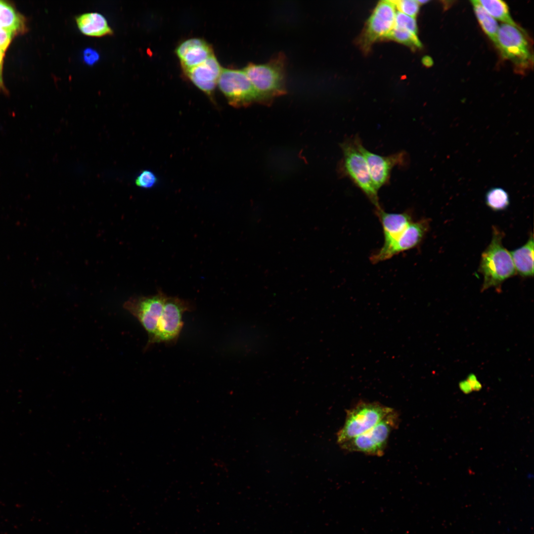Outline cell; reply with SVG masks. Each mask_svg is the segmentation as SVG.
I'll return each instance as SVG.
<instances>
[{
	"label": "cell",
	"instance_id": "d4e9b609",
	"mask_svg": "<svg viewBox=\"0 0 534 534\" xmlns=\"http://www.w3.org/2000/svg\"><path fill=\"white\" fill-rule=\"evenodd\" d=\"M156 176L150 170H143L136 177L135 179V185L143 188H150L157 182Z\"/></svg>",
	"mask_w": 534,
	"mask_h": 534
},
{
	"label": "cell",
	"instance_id": "5b68a950",
	"mask_svg": "<svg viewBox=\"0 0 534 534\" xmlns=\"http://www.w3.org/2000/svg\"><path fill=\"white\" fill-rule=\"evenodd\" d=\"M399 422V415L393 410L373 428L340 445L348 451L380 456L384 454L389 436Z\"/></svg>",
	"mask_w": 534,
	"mask_h": 534
},
{
	"label": "cell",
	"instance_id": "2e32d148",
	"mask_svg": "<svg viewBox=\"0 0 534 534\" xmlns=\"http://www.w3.org/2000/svg\"><path fill=\"white\" fill-rule=\"evenodd\" d=\"M534 243L531 232L524 245L510 252L516 272L522 277L534 276Z\"/></svg>",
	"mask_w": 534,
	"mask_h": 534
},
{
	"label": "cell",
	"instance_id": "8fae6325",
	"mask_svg": "<svg viewBox=\"0 0 534 534\" xmlns=\"http://www.w3.org/2000/svg\"><path fill=\"white\" fill-rule=\"evenodd\" d=\"M497 47L504 57L518 65H526L531 59L528 42L518 26H499Z\"/></svg>",
	"mask_w": 534,
	"mask_h": 534
},
{
	"label": "cell",
	"instance_id": "3957f363",
	"mask_svg": "<svg viewBox=\"0 0 534 534\" xmlns=\"http://www.w3.org/2000/svg\"><path fill=\"white\" fill-rule=\"evenodd\" d=\"M358 137L349 138L340 145L343 158L341 174L348 177L361 190L376 209L380 208L378 191L371 180L366 160L358 145Z\"/></svg>",
	"mask_w": 534,
	"mask_h": 534
},
{
	"label": "cell",
	"instance_id": "f1b7e54d",
	"mask_svg": "<svg viewBox=\"0 0 534 534\" xmlns=\"http://www.w3.org/2000/svg\"><path fill=\"white\" fill-rule=\"evenodd\" d=\"M460 386L463 392L466 393L470 391V390L472 389L470 384L468 380L462 382L461 383H460Z\"/></svg>",
	"mask_w": 534,
	"mask_h": 534
},
{
	"label": "cell",
	"instance_id": "9c48e42d",
	"mask_svg": "<svg viewBox=\"0 0 534 534\" xmlns=\"http://www.w3.org/2000/svg\"><path fill=\"white\" fill-rule=\"evenodd\" d=\"M430 228V221L422 219L412 221L399 236L387 246H382L370 257L373 264L389 259L402 252L413 249L423 241Z\"/></svg>",
	"mask_w": 534,
	"mask_h": 534
},
{
	"label": "cell",
	"instance_id": "7a4b0ae2",
	"mask_svg": "<svg viewBox=\"0 0 534 534\" xmlns=\"http://www.w3.org/2000/svg\"><path fill=\"white\" fill-rule=\"evenodd\" d=\"M285 65V56L280 52L267 63H250L243 69L255 89L258 103L269 104L286 93Z\"/></svg>",
	"mask_w": 534,
	"mask_h": 534
},
{
	"label": "cell",
	"instance_id": "cb8c5ba5",
	"mask_svg": "<svg viewBox=\"0 0 534 534\" xmlns=\"http://www.w3.org/2000/svg\"><path fill=\"white\" fill-rule=\"evenodd\" d=\"M399 11L407 15L415 18L419 9V3L417 0H392Z\"/></svg>",
	"mask_w": 534,
	"mask_h": 534
},
{
	"label": "cell",
	"instance_id": "ac0fdd59",
	"mask_svg": "<svg viewBox=\"0 0 534 534\" xmlns=\"http://www.w3.org/2000/svg\"><path fill=\"white\" fill-rule=\"evenodd\" d=\"M476 17L483 30L497 47V34L499 26L496 20L491 16L481 5L478 0L471 1Z\"/></svg>",
	"mask_w": 534,
	"mask_h": 534
},
{
	"label": "cell",
	"instance_id": "83f0119b",
	"mask_svg": "<svg viewBox=\"0 0 534 534\" xmlns=\"http://www.w3.org/2000/svg\"><path fill=\"white\" fill-rule=\"evenodd\" d=\"M467 380L470 383L472 389L478 390L481 388V385L477 381L475 376H469Z\"/></svg>",
	"mask_w": 534,
	"mask_h": 534
},
{
	"label": "cell",
	"instance_id": "7402d4cb",
	"mask_svg": "<svg viewBox=\"0 0 534 534\" xmlns=\"http://www.w3.org/2000/svg\"><path fill=\"white\" fill-rule=\"evenodd\" d=\"M386 38L394 40L412 48L422 47V44L417 35L406 30L394 27Z\"/></svg>",
	"mask_w": 534,
	"mask_h": 534
},
{
	"label": "cell",
	"instance_id": "f546056e",
	"mask_svg": "<svg viewBox=\"0 0 534 534\" xmlns=\"http://www.w3.org/2000/svg\"><path fill=\"white\" fill-rule=\"evenodd\" d=\"M4 50H3L1 48H0V64L1 63V61L2 60V58H3V55H4Z\"/></svg>",
	"mask_w": 534,
	"mask_h": 534
},
{
	"label": "cell",
	"instance_id": "4316f807",
	"mask_svg": "<svg viewBox=\"0 0 534 534\" xmlns=\"http://www.w3.org/2000/svg\"><path fill=\"white\" fill-rule=\"evenodd\" d=\"M83 58L86 63L89 65H92L98 61L99 59V54L95 50L92 48H89L84 50L83 53Z\"/></svg>",
	"mask_w": 534,
	"mask_h": 534
},
{
	"label": "cell",
	"instance_id": "8992f818",
	"mask_svg": "<svg viewBox=\"0 0 534 534\" xmlns=\"http://www.w3.org/2000/svg\"><path fill=\"white\" fill-rule=\"evenodd\" d=\"M193 310V306L189 301L178 297L167 296L155 334L145 349L146 350L151 345L158 343L169 345L175 344L183 326V313Z\"/></svg>",
	"mask_w": 534,
	"mask_h": 534
},
{
	"label": "cell",
	"instance_id": "ba28073f",
	"mask_svg": "<svg viewBox=\"0 0 534 534\" xmlns=\"http://www.w3.org/2000/svg\"><path fill=\"white\" fill-rule=\"evenodd\" d=\"M167 295L161 290L153 295L132 297L124 308L136 317L148 336L146 345L153 339Z\"/></svg>",
	"mask_w": 534,
	"mask_h": 534
},
{
	"label": "cell",
	"instance_id": "30bf717a",
	"mask_svg": "<svg viewBox=\"0 0 534 534\" xmlns=\"http://www.w3.org/2000/svg\"><path fill=\"white\" fill-rule=\"evenodd\" d=\"M358 145L365 158L371 180L377 191L389 182L394 168L407 164V155L404 151L387 156L379 155L366 149L359 137Z\"/></svg>",
	"mask_w": 534,
	"mask_h": 534
},
{
	"label": "cell",
	"instance_id": "d6986e66",
	"mask_svg": "<svg viewBox=\"0 0 534 534\" xmlns=\"http://www.w3.org/2000/svg\"><path fill=\"white\" fill-rule=\"evenodd\" d=\"M483 8L494 19L513 26L518 25L512 18L506 3L500 0H478Z\"/></svg>",
	"mask_w": 534,
	"mask_h": 534
},
{
	"label": "cell",
	"instance_id": "7c38bea8",
	"mask_svg": "<svg viewBox=\"0 0 534 534\" xmlns=\"http://www.w3.org/2000/svg\"><path fill=\"white\" fill-rule=\"evenodd\" d=\"M396 7L392 0L380 1L369 17L363 37V44L367 48L372 43L387 37L394 27Z\"/></svg>",
	"mask_w": 534,
	"mask_h": 534
},
{
	"label": "cell",
	"instance_id": "277c9868",
	"mask_svg": "<svg viewBox=\"0 0 534 534\" xmlns=\"http://www.w3.org/2000/svg\"><path fill=\"white\" fill-rule=\"evenodd\" d=\"M393 410L376 402H358L347 411L344 424L337 434V443L340 445L365 433Z\"/></svg>",
	"mask_w": 534,
	"mask_h": 534
},
{
	"label": "cell",
	"instance_id": "5bb4252c",
	"mask_svg": "<svg viewBox=\"0 0 534 534\" xmlns=\"http://www.w3.org/2000/svg\"><path fill=\"white\" fill-rule=\"evenodd\" d=\"M176 52L184 71L202 64L214 54L210 45L199 38L183 41L178 45Z\"/></svg>",
	"mask_w": 534,
	"mask_h": 534
},
{
	"label": "cell",
	"instance_id": "9a60e30c",
	"mask_svg": "<svg viewBox=\"0 0 534 534\" xmlns=\"http://www.w3.org/2000/svg\"><path fill=\"white\" fill-rule=\"evenodd\" d=\"M376 214L383 228L384 237L383 246L388 245L398 237L413 221L411 214L408 211L401 213H389L380 207L376 209Z\"/></svg>",
	"mask_w": 534,
	"mask_h": 534
},
{
	"label": "cell",
	"instance_id": "ffe728a7",
	"mask_svg": "<svg viewBox=\"0 0 534 534\" xmlns=\"http://www.w3.org/2000/svg\"><path fill=\"white\" fill-rule=\"evenodd\" d=\"M22 26V19L13 8L0 1V27L13 33L20 30Z\"/></svg>",
	"mask_w": 534,
	"mask_h": 534
},
{
	"label": "cell",
	"instance_id": "44dd1931",
	"mask_svg": "<svg viewBox=\"0 0 534 534\" xmlns=\"http://www.w3.org/2000/svg\"><path fill=\"white\" fill-rule=\"evenodd\" d=\"M486 205L491 210L500 211L506 210L510 204L508 193L500 187L490 189L485 196Z\"/></svg>",
	"mask_w": 534,
	"mask_h": 534
},
{
	"label": "cell",
	"instance_id": "e0dca14e",
	"mask_svg": "<svg viewBox=\"0 0 534 534\" xmlns=\"http://www.w3.org/2000/svg\"><path fill=\"white\" fill-rule=\"evenodd\" d=\"M76 21L80 31L87 36L102 37L113 33L105 18L97 12L80 15L76 17Z\"/></svg>",
	"mask_w": 534,
	"mask_h": 534
},
{
	"label": "cell",
	"instance_id": "484cf974",
	"mask_svg": "<svg viewBox=\"0 0 534 534\" xmlns=\"http://www.w3.org/2000/svg\"><path fill=\"white\" fill-rule=\"evenodd\" d=\"M12 33L10 31L0 27V48L5 51L11 40Z\"/></svg>",
	"mask_w": 534,
	"mask_h": 534
},
{
	"label": "cell",
	"instance_id": "603a6c76",
	"mask_svg": "<svg viewBox=\"0 0 534 534\" xmlns=\"http://www.w3.org/2000/svg\"><path fill=\"white\" fill-rule=\"evenodd\" d=\"M394 27L406 30L417 35V27L415 18L400 11L396 12Z\"/></svg>",
	"mask_w": 534,
	"mask_h": 534
},
{
	"label": "cell",
	"instance_id": "6da1fadb",
	"mask_svg": "<svg viewBox=\"0 0 534 534\" xmlns=\"http://www.w3.org/2000/svg\"><path fill=\"white\" fill-rule=\"evenodd\" d=\"M504 234L492 226L490 242L482 254L478 271L483 276L482 291L494 287L498 291L504 281L516 275L510 252L503 246Z\"/></svg>",
	"mask_w": 534,
	"mask_h": 534
},
{
	"label": "cell",
	"instance_id": "4fadbf2b",
	"mask_svg": "<svg viewBox=\"0 0 534 534\" xmlns=\"http://www.w3.org/2000/svg\"><path fill=\"white\" fill-rule=\"evenodd\" d=\"M222 70L213 54L202 64L184 71L197 87L210 95L216 88Z\"/></svg>",
	"mask_w": 534,
	"mask_h": 534
},
{
	"label": "cell",
	"instance_id": "52a82bcc",
	"mask_svg": "<svg viewBox=\"0 0 534 534\" xmlns=\"http://www.w3.org/2000/svg\"><path fill=\"white\" fill-rule=\"evenodd\" d=\"M217 84L228 103L234 107L258 103L255 89L243 69L222 68Z\"/></svg>",
	"mask_w": 534,
	"mask_h": 534
}]
</instances>
